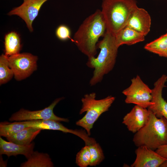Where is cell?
Segmentation results:
<instances>
[{
    "mask_svg": "<svg viewBox=\"0 0 167 167\" xmlns=\"http://www.w3.org/2000/svg\"><path fill=\"white\" fill-rule=\"evenodd\" d=\"M106 29L101 11L97 9L83 21L75 33L72 42L88 58L95 57L98 40L104 36Z\"/></svg>",
    "mask_w": 167,
    "mask_h": 167,
    "instance_id": "1",
    "label": "cell"
},
{
    "mask_svg": "<svg viewBox=\"0 0 167 167\" xmlns=\"http://www.w3.org/2000/svg\"><path fill=\"white\" fill-rule=\"evenodd\" d=\"M96 45L100 49L98 56L88 58L86 63L88 67L94 69L89 81L91 86L101 82L104 76L113 70L119 47L116 44L115 36L106 31L103 39L98 42Z\"/></svg>",
    "mask_w": 167,
    "mask_h": 167,
    "instance_id": "2",
    "label": "cell"
},
{
    "mask_svg": "<svg viewBox=\"0 0 167 167\" xmlns=\"http://www.w3.org/2000/svg\"><path fill=\"white\" fill-rule=\"evenodd\" d=\"M101 7L106 32L115 36L138 7L135 0H103Z\"/></svg>",
    "mask_w": 167,
    "mask_h": 167,
    "instance_id": "3",
    "label": "cell"
},
{
    "mask_svg": "<svg viewBox=\"0 0 167 167\" xmlns=\"http://www.w3.org/2000/svg\"><path fill=\"white\" fill-rule=\"evenodd\" d=\"M148 110L147 122L135 133L133 141L137 147L145 146L156 151L160 146L167 144V120L164 117H157Z\"/></svg>",
    "mask_w": 167,
    "mask_h": 167,
    "instance_id": "4",
    "label": "cell"
},
{
    "mask_svg": "<svg viewBox=\"0 0 167 167\" xmlns=\"http://www.w3.org/2000/svg\"><path fill=\"white\" fill-rule=\"evenodd\" d=\"M96 93L93 92L85 94L82 98V105L79 114L85 112L86 113L76 122L77 125L84 129L89 136L95 122L102 114L108 110L115 100L112 96L100 100L96 99Z\"/></svg>",
    "mask_w": 167,
    "mask_h": 167,
    "instance_id": "5",
    "label": "cell"
},
{
    "mask_svg": "<svg viewBox=\"0 0 167 167\" xmlns=\"http://www.w3.org/2000/svg\"><path fill=\"white\" fill-rule=\"evenodd\" d=\"M152 89L137 75L131 79L130 86L122 91L127 104H133L144 108L152 105Z\"/></svg>",
    "mask_w": 167,
    "mask_h": 167,
    "instance_id": "6",
    "label": "cell"
},
{
    "mask_svg": "<svg viewBox=\"0 0 167 167\" xmlns=\"http://www.w3.org/2000/svg\"><path fill=\"white\" fill-rule=\"evenodd\" d=\"M10 67L18 81L29 76L37 68V57L28 53L18 54L8 58Z\"/></svg>",
    "mask_w": 167,
    "mask_h": 167,
    "instance_id": "7",
    "label": "cell"
},
{
    "mask_svg": "<svg viewBox=\"0 0 167 167\" xmlns=\"http://www.w3.org/2000/svg\"><path fill=\"white\" fill-rule=\"evenodd\" d=\"M63 98L61 97L56 99L49 106L42 110L31 111L21 109L13 114L9 118V120L11 122H20L37 120H51L59 122H68V119L58 117L53 112L55 106Z\"/></svg>",
    "mask_w": 167,
    "mask_h": 167,
    "instance_id": "8",
    "label": "cell"
},
{
    "mask_svg": "<svg viewBox=\"0 0 167 167\" xmlns=\"http://www.w3.org/2000/svg\"><path fill=\"white\" fill-rule=\"evenodd\" d=\"M22 122L26 124L28 127L41 130H58L66 133H71L81 139L84 142L85 145H89L96 142L94 139L90 137V136L84 131L69 129L60 122L55 120H37Z\"/></svg>",
    "mask_w": 167,
    "mask_h": 167,
    "instance_id": "9",
    "label": "cell"
},
{
    "mask_svg": "<svg viewBox=\"0 0 167 167\" xmlns=\"http://www.w3.org/2000/svg\"><path fill=\"white\" fill-rule=\"evenodd\" d=\"M48 0H25L21 5L12 9L8 15L20 17L24 21L29 31L32 32V22L38 15L42 5Z\"/></svg>",
    "mask_w": 167,
    "mask_h": 167,
    "instance_id": "10",
    "label": "cell"
},
{
    "mask_svg": "<svg viewBox=\"0 0 167 167\" xmlns=\"http://www.w3.org/2000/svg\"><path fill=\"white\" fill-rule=\"evenodd\" d=\"M167 81V75H162L155 82L152 89V102L153 104L148 109L157 117H165L167 120V102L162 96V92L165 84Z\"/></svg>",
    "mask_w": 167,
    "mask_h": 167,
    "instance_id": "11",
    "label": "cell"
},
{
    "mask_svg": "<svg viewBox=\"0 0 167 167\" xmlns=\"http://www.w3.org/2000/svg\"><path fill=\"white\" fill-rule=\"evenodd\" d=\"M135 153L136 157L132 167H160L167 159L145 146L138 147Z\"/></svg>",
    "mask_w": 167,
    "mask_h": 167,
    "instance_id": "12",
    "label": "cell"
},
{
    "mask_svg": "<svg viewBox=\"0 0 167 167\" xmlns=\"http://www.w3.org/2000/svg\"><path fill=\"white\" fill-rule=\"evenodd\" d=\"M149 114L148 109L136 105L124 116L122 123L129 131L135 134L147 123Z\"/></svg>",
    "mask_w": 167,
    "mask_h": 167,
    "instance_id": "13",
    "label": "cell"
},
{
    "mask_svg": "<svg viewBox=\"0 0 167 167\" xmlns=\"http://www.w3.org/2000/svg\"><path fill=\"white\" fill-rule=\"evenodd\" d=\"M151 21L148 12L144 9L138 7L131 15L126 26L145 36L150 31Z\"/></svg>",
    "mask_w": 167,
    "mask_h": 167,
    "instance_id": "14",
    "label": "cell"
},
{
    "mask_svg": "<svg viewBox=\"0 0 167 167\" xmlns=\"http://www.w3.org/2000/svg\"><path fill=\"white\" fill-rule=\"evenodd\" d=\"M34 143L23 145L10 141H7L0 137V154H5L8 157L23 155L27 159L33 152Z\"/></svg>",
    "mask_w": 167,
    "mask_h": 167,
    "instance_id": "15",
    "label": "cell"
},
{
    "mask_svg": "<svg viewBox=\"0 0 167 167\" xmlns=\"http://www.w3.org/2000/svg\"><path fill=\"white\" fill-rule=\"evenodd\" d=\"M145 36L127 26L121 30L115 36L117 45L119 47L126 44L131 45L143 41Z\"/></svg>",
    "mask_w": 167,
    "mask_h": 167,
    "instance_id": "16",
    "label": "cell"
},
{
    "mask_svg": "<svg viewBox=\"0 0 167 167\" xmlns=\"http://www.w3.org/2000/svg\"><path fill=\"white\" fill-rule=\"evenodd\" d=\"M42 130L28 127L11 136L6 138L9 141L23 145L30 144Z\"/></svg>",
    "mask_w": 167,
    "mask_h": 167,
    "instance_id": "17",
    "label": "cell"
},
{
    "mask_svg": "<svg viewBox=\"0 0 167 167\" xmlns=\"http://www.w3.org/2000/svg\"><path fill=\"white\" fill-rule=\"evenodd\" d=\"M27 161L21 164V167H53L54 164L48 154L33 151Z\"/></svg>",
    "mask_w": 167,
    "mask_h": 167,
    "instance_id": "18",
    "label": "cell"
},
{
    "mask_svg": "<svg viewBox=\"0 0 167 167\" xmlns=\"http://www.w3.org/2000/svg\"><path fill=\"white\" fill-rule=\"evenodd\" d=\"M20 36L12 31L6 34L4 38L5 54L9 57L19 54L21 49Z\"/></svg>",
    "mask_w": 167,
    "mask_h": 167,
    "instance_id": "19",
    "label": "cell"
},
{
    "mask_svg": "<svg viewBox=\"0 0 167 167\" xmlns=\"http://www.w3.org/2000/svg\"><path fill=\"white\" fill-rule=\"evenodd\" d=\"M144 48L160 56L167 58V33L146 44Z\"/></svg>",
    "mask_w": 167,
    "mask_h": 167,
    "instance_id": "20",
    "label": "cell"
},
{
    "mask_svg": "<svg viewBox=\"0 0 167 167\" xmlns=\"http://www.w3.org/2000/svg\"><path fill=\"white\" fill-rule=\"evenodd\" d=\"M28 127L22 121L10 122L5 121L0 123V135L6 138L14 135Z\"/></svg>",
    "mask_w": 167,
    "mask_h": 167,
    "instance_id": "21",
    "label": "cell"
},
{
    "mask_svg": "<svg viewBox=\"0 0 167 167\" xmlns=\"http://www.w3.org/2000/svg\"><path fill=\"white\" fill-rule=\"evenodd\" d=\"M8 58L3 54L0 57V85L8 82L14 75L12 70L9 66Z\"/></svg>",
    "mask_w": 167,
    "mask_h": 167,
    "instance_id": "22",
    "label": "cell"
},
{
    "mask_svg": "<svg viewBox=\"0 0 167 167\" xmlns=\"http://www.w3.org/2000/svg\"><path fill=\"white\" fill-rule=\"evenodd\" d=\"M88 146L91 156L90 166H96L104 159L103 151L99 144L96 142Z\"/></svg>",
    "mask_w": 167,
    "mask_h": 167,
    "instance_id": "23",
    "label": "cell"
},
{
    "mask_svg": "<svg viewBox=\"0 0 167 167\" xmlns=\"http://www.w3.org/2000/svg\"><path fill=\"white\" fill-rule=\"evenodd\" d=\"M91 156L88 145H85L77 153L76 163L80 167H87L90 166Z\"/></svg>",
    "mask_w": 167,
    "mask_h": 167,
    "instance_id": "24",
    "label": "cell"
},
{
    "mask_svg": "<svg viewBox=\"0 0 167 167\" xmlns=\"http://www.w3.org/2000/svg\"><path fill=\"white\" fill-rule=\"evenodd\" d=\"M55 34L57 37L62 41H67L70 39L72 41L73 39L71 38V31L67 26L62 24L59 25L56 28Z\"/></svg>",
    "mask_w": 167,
    "mask_h": 167,
    "instance_id": "25",
    "label": "cell"
},
{
    "mask_svg": "<svg viewBox=\"0 0 167 167\" xmlns=\"http://www.w3.org/2000/svg\"><path fill=\"white\" fill-rule=\"evenodd\" d=\"M155 151L161 156L167 159V144L160 146Z\"/></svg>",
    "mask_w": 167,
    "mask_h": 167,
    "instance_id": "26",
    "label": "cell"
},
{
    "mask_svg": "<svg viewBox=\"0 0 167 167\" xmlns=\"http://www.w3.org/2000/svg\"><path fill=\"white\" fill-rule=\"evenodd\" d=\"M160 167H167V159L161 165Z\"/></svg>",
    "mask_w": 167,
    "mask_h": 167,
    "instance_id": "27",
    "label": "cell"
},
{
    "mask_svg": "<svg viewBox=\"0 0 167 167\" xmlns=\"http://www.w3.org/2000/svg\"></svg>",
    "mask_w": 167,
    "mask_h": 167,
    "instance_id": "28",
    "label": "cell"
},
{
    "mask_svg": "<svg viewBox=\"0 0 167 167\" xmlns=\"http://www.w3.org/2000/svg\"></svg>",
    "mask_w": 167,
    "mask_h": 167,
    "instance_id": "29",
    "label": "cell"
}]
</instances>
